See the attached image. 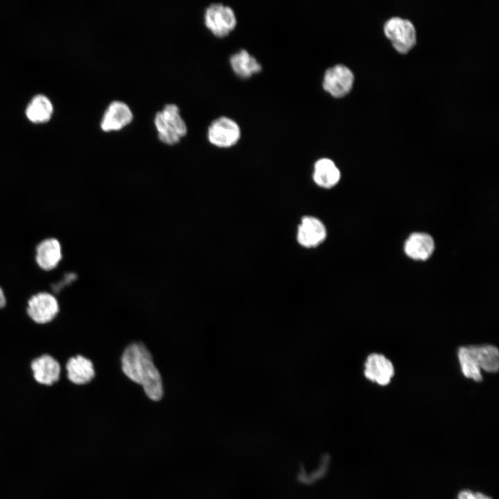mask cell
Masks as SVG:
<instances>
[{"mask_svg":"<svg viewBox=\"0 0 499 499\" xmlns=\"http://www.w3.org/2000/svg\"><path fill=\"white\" fill-rule=\"evenodd\" d=\"M353 81V74L347 67L336 64L325 71L322 86L331 96L341 98L351 91Z\"/></svg>","mask_w":499,"mask_h":499,"instance_id":"obj_8","label":"cell"},{"mask_svg":"<svg viewBox=\"0 0 499 499\" xmlns=\"http://www.w3.org/2000/svg\"><path fill=\"white\" fill-rule=\"evenodd\" d=\"M60 311L56 297L47 292H40L32 295L26 308L28 316L38 324H45L53 321Z\"/></svg>","mask_w":499,"mask_h":499,"instance_id":"obj_5","label":"cell"},{"mask_svg":"<svg viewBox=\"0 0 499 499\" xmlns=\"http://www.w3.org/2000/svg\"><path fill=\"white\" fill-rule=\"evenodd\" d=\"M35 261L43 270L50 271L55 269L62 258V246L55 238L42 240L35 249Z\"/></svg>","mask_w":499,"mask_h":499,"instance_id":"obj_12","label":"cell"},{"mask_svg":"<svg viewBox=\"0 0 499 499\" xmlns=\"http://www.w3.org/2000/svg\"><path fill=\"white\" fill-rule=\"evenodd\" d=\"M466 349L481 369L487 372H497L499 367V353L498 349L493 345L469 346Z\"/></svg>","mask_w":499,"mask_h":499,"instance_id":"obj_16","label":"cell"},{"mask_svg":"<svg viewBox=\"0 0 499 499\" xmlns=\"http://www.w3.org/2000/svg\"><path fill=\"white\" fill-rule=\"evenodd\" d=\"M327 234V228L319 218L304 216L297 228L296 240L301 247L314 249L323 244Z\"/></svg>","mask_w":499,"mask_h":499,"instance_id":"obj_6","label":"cell"},{"mask_svg":"<svg viewBox=\"0 0 499 499\" xmlns=\"http://www.w3.org/2000/svg\"><path fill=\"white\" fill-rule=\"evenodd\" d=\"M457 356L462 371L464 376L471 378L476 382L482 381V376L480 372V369L469 354L466 347H460L458 350Z\"/></svg>","mask_w":499,"mask_h":499,"instance_id":"obj_19","label":"cell"},{"mask_svg":"<svg viewBox=\"0 0 499 499\" xmlns=\"http://www.w3.org/2000/svg\"><path fill=\"white\" fill-rule=\"evenodd\" d=\"M66 370L68 379L76 385L87 384L95 376L92 362L81 355L71 357L67 362Z\"/></svg>","mask_w":499,"mask_h":499,"instance_id":"obj_14","label":"cell"},{"mask_svg":"<svg viewBox=\"0 0 499 499\" xmlns=\"http://www.w3.org/2000/svg\"><path fill=\"white\" fill-rule=\"evenodd\" d=\"M53 113L51 101L43 95L35 96L28 104L26 114L27 118L33 123L48 121Z\"/></svg>","mask_w":499,"mask_h":499,"instance_id":"obj_18","label":"cell"},{"mask_svg":"<svg viewBox=\"0 0 499 499\" xmlns=\"http://www.w3.org/2000/svg\"><path fill=\"white\" fill-rule=\"evenodd\" d=\"M229 62L235 73L243 78H250L261 70V65L245 49L233 54Z\"/></svg>","mask_w":499,"mask_h":499,"instance_id":"obj_17","label":"cell"},{"mask_svg":"<svg viewBox=\"0 0 499 499\" xmlns=\"http://www.w3.org/2000/svg\"><path fill=\"white\" fill-rule=\"evenodd\" d=\"M133 119L130 107L124 102L114 100L106 108L100 121L104 132L116 131L128 125Z\"/></svg>","mask_w":499,"mask_h":499,"instance_id":"obj_9","label":"cell"},{"mask_svg":"<svg viewBox=\"0 0 499 499\" xmlns=\"http://www.w3.org/2000/svg\"><path fill=\"white\" fill-rule=\"evenodd\" d=\"M33 378L40 384L50 386L58 382L60 377L61 367L55 358L49 354H43L30 363Z\"/></svg>","mask_w":499,"mask_h":499,"instance_id":"obj_10","label":"cell"},{"mask_svg":"<svg viewBox=\"0 0 499 499\" xmlns=\"http://www.w3.org/2000/svg\"><path fill=\"white\" fill-rule=\"evenodd\" d=\"M204 24L215 36L223 37L235 28L236 17L234 11L229 6L213 3L205 10Z\"/></svg>","mask_w":499,"mask_h":499,"instance_id":"obj_4","label":"cell"},{"mask_svg":"<svg viewBox=\"0 0 499 499\" xmlns=\"http://www.w3.org/2000/svg\"><path fill=\"white\" fill-rule=\"evenodd\" d=\"M341 173L335 162L327 157L315 161L312 173L314 183L319 188L330 189L340 182Z\"/></svg>","mask_w":499,"mask_h":499,"instance_id":"obj_13","label":"cell"},{"mask_svg":"<svg viewBox=\"0 0 499 499\" xmlns=\"http://www.w3.org/2000/svg\"><path fill=\"white\" fill-rule=\"evenodd\" d=\"M6 304V298L3 290L0 287V308H3Z\"/></svg>","mask_w":499,"mask_h":499,"instance_id":"obj_21","label":"cell"},{"mask_svg":"<svg viewBox=\"0 0 499 499\" xmlns=\"http://www.w3.org/2000/svg\"><path fill=\"white\" fill-rule=\"evenodd\" d=\"M121 366L126 376L140 384L150 399L157 401L161 399L164 390L161 375L145 345L134 342L128 346L122 355Z\"/></svg>","mask_w":499,"mask_h":499,"instance_id":"obj_1","label":"cell"},{"mask_svg":"<svg viewBox=\"0 0 499 499\" xmlns=\"http://www.w3.org/2000/svg\"><path fill=\"white\" fill-rule=\"evenodd\" d=\"M159 139L167 145H175L187 133V126L175 104L164 105L154 119Z\"/></svg>","mask_w":499,"mask_h":499,"instance_id":"obj_2","label":"cell"},{"mask_svg":"<svg viewBox=\"0 0 499 499\" xmlns=\"http://www.w3.org/2000/svg\"><path fill=\"white\" fill-rule=\"evenodd\" d=\"M240 137V130L236 121L227 116L213 121L208 128L209 142L219 148H229L235 145Z\"/></svg>","mask_w":499,"mask_h":499,"instance_id":"obj_7","label":"cell"},{"mask_svg":"<svg viewBox=\"0 0 499 499\" xmlns=\"http://www.w3.org/2000/svg\"><path fill=\"white\" fill-rule=\"evenodd\" d=\"M365 377L380 385H386L394 374L392 363L383 355L370 354L365 363Z\"/></svg>","mask_w":499,"mask_h":499,"instance_id":"obj_11","label":"cell"},{"mask_svg":"<svg viewBox=\"0 0 499 499\" xmlns=\"http://www.w3.org/2000/svg\"><path fill=\"white\" fill-rule=\"evenodd\" d=\"M435 243L432 238L425 233H414L407 239L404 246L405 254L412 259L424 261L432 254Z\"/></svg>","mask_w":499,"mask_h":499,"instance_id":"obj_15","label":"cell"},{"mask_svg":"<svg viewBox=\"0 0 499 499\" xmlns=\"http://www.w3.org/2000/svg\"><path fill=\"white\" fill-rule=\"evenodd\" d=\"M384 32L394 49L401 53L408 52L416 44L415 28L408 19L390 18L384 25Z\"/></svg>","mask_w":499,"mask_h":499,"instance_id":"obj_3","label":"cell"},{"mask_svg":"<svg viewBox=\"0 0 499 499\" xmlns=\"http://www.w3.org/2000/svg\"><path fill=\"white\" fill-rule=\"evenodd\" d=\"M457 499H493L480 492H474L471 490L464 489L461 491L457 497Z\"/></svg>","mask_w":499,"mask_h":499,"instance_id":"obj_20","label":"cell"}]
</instances>
